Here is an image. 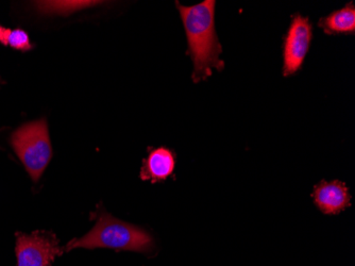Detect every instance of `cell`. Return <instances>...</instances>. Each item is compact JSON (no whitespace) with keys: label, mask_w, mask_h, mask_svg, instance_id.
I'll list each match as a JSON object with an SVG mask.
<instances>
[{"label":"cell","mask_w":355,"mask_h":266,"mask_svg":"<svg viewBox=\"0 0 355 266\" xmlns=\"http://www.w3.org/2000/svg\"><path fill=\"white\" fill-rule=\"evenodd\" d=\"M10 29L3 28V26H0V42L3 45H7L8 35H9Z\"/></svg>","instance_id":"11"},{"label":"cell","mask_w":355,"mask_h":266,"mask_svg":"<svg viewBox=\"0 0 355 266\" xmlns=\"http://www.w3.org/2000/svg\"><path fill=\"white\" fill-rule=\"evenodd\" d=\"M98 247L146 253L153 249V240L145 230L103 213L87 235L69 242L64 251H73L75 248L92 249Z\"/></svg>","instance_id":"2"},{"label":"cell","mask_w":355,"mask_h":266,"mask_svg":"<svg viewBox=\"0 0 355 266\" xmlns=\"http://www.w3.org/2000/svg\"><path fill=\"white\" fill-rule=\"evenodd\" d=\"M215 0H205L191 7L177 3L187 32L189 55L193 60L195 83L211 77L214 69H225V62L220 59L223 47L215 29Z\"/></svg>","instance_id":"1"},{"label":"cell","mask_w":355,"mask_h":266,"mask_svg":"<svg viewBox=\"0 0 355 266\" xmlns=\"http://www.w3.org/2000/svg\"><path fill=\"white\" fill-rule=\"evenodd\" d=\"M7 45L23 51H30L32 48L29 37L21 29L10 30L9 35H8Z\"/></svg>","instance_id":"10"},{"label":"cell","mask_w":355,"mask_h":266,"mask_svg":"<svg viewBox=\"0 0 355 266\" xmlns=\"http://www.w3.org/2000/svg\"><path fill=\"white\" fill-rule=\"evenodd\" d=\"M11 144L32 180L37 182L53 156L45 119L21 126L12 135Z\"/></svg>","instance_id":"3"},{"label":"cell","mask_w":355,"mask_h":266,"mask_svg":"<svg viewBox=\"0 0 355 266\" xmlns=\"http://www.w3.org/2000/svg\"><path fill=\"white\" fill-rule=\"evenodd\" d=\"M37 8L42 13L71 14L101 3L99 1H37Z\"/></svg>","instance_id":"9"},{"label":"cell","mask_w":355,"mask_h":266,"mask_svg":"<svg viewBox=\"0 0 355 266\" xmlns=\"http://www.w3.org/2000/svg\"><path fill=\"white\" fill-rule=\"evenodd\" d=\"M60 253L59 242L51 233L16 235L17 266H51Z\"/></svg>","instance_id":"5"},{"label":"cell","mask_w":355,"mask_h":266,"mask_svg":"<svg viewBox=\"0 0 355 266\" xmlns=\"http://www.w3.org/2000/svg\"><path fill=\"white\" fill-rule=\"evenodd\" d=\"M315 205L324 214H340L351 206V195L344 182L321 181L313 192Z\"/></svg>","instance_id":"6"},{"label":"cell","mask_w":355,"mask_h":266,"mask_svg":"<svg viewBox=\"0 0 355 266\" xmlns=\"http://www.w3.org/2000/svg\"><path fill=\"white\" fill-rule=\"evenodd\" d=\"M313 39V27L308 17L296 14L293 17L284 40L283 75H294L300 71Z\"/></svg>","instance_id":"4"},{"label":"cell","mask_w":355,"mask_h":266,"mask_svg":"<svg viewBox=\"0 0 355 266\" xmlns=\"http://www.w3.org/2000/svg\"><path fill=\"white\" fill-rule=\"evenodd\" d=\"M175 165L173 151L165 147L157 148L144 160L141 178L144 181H151L153 183L164 181L173 173Z\"/></svg>","instance_id":"7"},{"label":"cell","mask_w":355,"mask_h":266,"mask_svg":"<svg viewBox=\"0 0 355 266\" xmlns=\"http://www.w3.org/2000/svg\"><path fill=\"white\" fill-rule=\"evenodd\" d=\"M319 28L327 35H353L355 32V7L353 3H347L343 9L332 12L320 19Z\"/></svg>","instance_id":"8"}]
</instances>
